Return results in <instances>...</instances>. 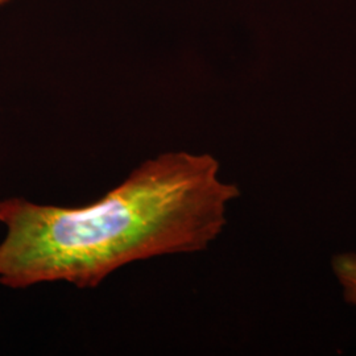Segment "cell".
I'll return each mask as SVG.
<instances>
[{
  "mask_svg": "<svg viewBox=\"0 0 356 356\" xmlns=\"http://www.w3.org/2000/svg\"><path fill=\"white\" fill-rule=\"evenodd\" d=\"M239 189L209 153L145 160L102 198L79 207L0 201V285L66 282L94 289L131 263L206 250L226 226Z\"/></svg>",
  "mask_w": 356,
  "mask_h": 356,
  "instance_id": "6da1fadb",
  "label": "cell"
},
{
  "mask_svg": "<svg viewBox=\"0 0 356 356\" xmlns=\"http://www.w3.org/2000/svg\"><path fill=\"white\" fill-rule=\"evenodd\" d=\"M332 269L343 288L344 300L356 306V254L335 256Z\"/></svg>",
  "mask_w": 356,
  "mask_h": 356,
  "instance_id": "7a4b0ae2",
  "label": "cell"
},
{
  "mask_svg": "<svg viewBox=\"0 0 356 356\" xmlns=\"http://www.w3.org/2000/svg\"><path fill=\"white\" fill-rule=\"evenodd\" d=\"M8 1H11V0H0V6L6 4V3H8Z\"/></svg>",
  "mask_w": 356,
  "mask_h": 356,
  "instance_id": "3957f363",
  "label": "cell"
}]
</instances>
